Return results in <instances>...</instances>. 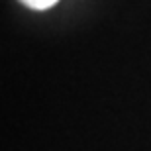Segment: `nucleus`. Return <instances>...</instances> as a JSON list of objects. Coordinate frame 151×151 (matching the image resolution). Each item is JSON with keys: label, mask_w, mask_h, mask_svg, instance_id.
Returning a JSON list of instances; mask_svg holds the SVG:
<instances>
[{"label": "nucleus", "mask_w": 151, "mask_h": 151, "mask_svg": "<svg viewBox=\"0 0 151 151\" xmlns=\"http://www.w3.org/2000/svg\"><path fill=\"white\" fill-rule=\"evenodd\" d=\"M20 2H24L28 8H34V10H47L57 0H20Z\"/></svg>", "instance_id": "1"}]
</instances>
